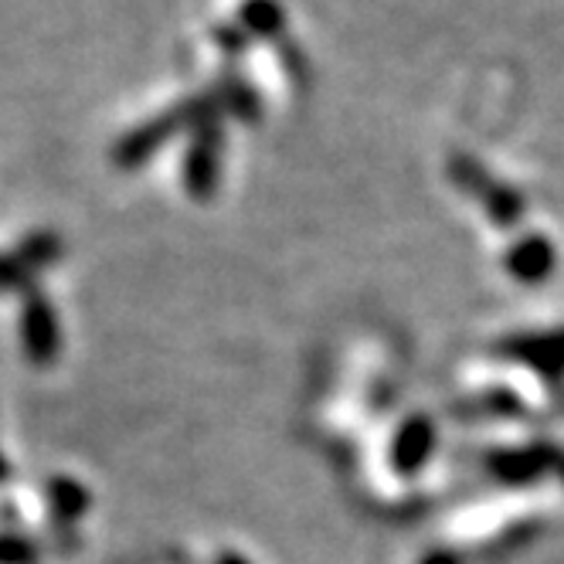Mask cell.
Masks as SVG:
<instances>
[{
    "label": "cell",
    "mask_w": 564,
    "mask_h": 564,
    "mask_svg": "<svg viewBox=\"0 0 564 564\" xmlns=\"http://www.w3.org/2000/svg\"><path fill=\"white\" fill-rule=\"evenodd\" d=\"M31 561H34V544L18 538H0V564H31Z\"/></svg>",
    "instance_id": "4fadbf2b"
},
{
    "label": "cell",
    "mask_w": 564,
    "mask_h": 564,
    "mask_svg": "<svg viewBox=\"0 0 564 564\" xmlns=\"http://www.w3.org/2000/svg\"><path fill=\"white\" fill-rule=\"evenodd\" d=\"M435 449V429L429 419H412L401 425L398 438H394V446H391V463L398 473H419L422 463L432 456Z\"/></svg>",
    "instance_id": "8992f818"
},
{
    "label": "cell",
    "mask_w": 564,
    "mask_h": 564,
    "mask_svg": "<svg viewBox=\"0 0 564 564\" xmlns=\"http://www.w3.org/2000/svg\"><path fill=\"white\" fill-rule=\"evenodd\" d=\"M221 102H225V109L228 112H235L238 119H259V112H262V106H259V99H256V93H252V86H246L241 78H225V89H221Z\"/></svg>",
    "instance_id": "8fae6325"
},
{
    "label": "cell",
    "mask_w": 564,
    "mask_h": 564,
    "mask_svg": "<svg viewBox=\"0 0 564 564\" xmlns=\"http://www.w3.org/2000/svg\"><path fill=\"white\" fill-rule=\"evenodd\" d=\"M208 109H215V99H191V102H181L174 106L171 112L150 119V123L130 130L123 140L116 143L112 150V160L119 167H137V164H147V160L164 147L167 140H174L181 130H194V123Z\"/></svg>",
    "instance_id": "6da1fadb"
},
{
    "label": "cell",
    "mask_w": 564,
    "mask_h": 564,
    "mask_svg": "<svg viewBox=\"0 0 564 564\" xmlns=\"http://www.w3.org/2000/svg\"><path fill=\"white\" fill-rule=\"evenodd\" d=\"M21 347H24V357L37 368H48L52 360L58 357L62 350V327H58V316H55V306L31 290L24 296V310H21Z\"/></svg>",
    "instance_id": "3957f363"
},
{
    "label": "cell",
    "mask_w": 564,
    "mask_h": 564,
    "mask_svg": "<svg viewBox=\"0 0 564 564\" xmlns=\"http://www.w3.org/2000/svg\"><path fill=\"white\" fill-rule=\"evenodd\" d=\"M62 256V241L52 231H42L28 238L21 249L0 256V290H18L28 286V282L42 272L45 265H52Z\"/></svg>",
    "instance_id": "277c9868"
},
{
    "label": "cell",
    "mask_w": 564,
    "mask_h": 564,
    "mask_svg": "<svg viewBox=\"0 0 564 564\" xmlns=\"http://www.w3.org/2000/svg\"><path fill=\"white\" fill-rule=\"evenodd\" d=\"M52 507L62 513V517H78L86 507H89V494L83 487H75L72 479H58L52 482Z\"/></svg>",
    "instance_id": "7c38bea8"
},
{
    "label": "cell",
    "mask_w": 564,
    "mask_h": 564,
    "mask_svg": "<svg viewBox=\"0 0 564 564\" xmlns=\"http://www.w3.org/2000/svg\"><path fill=\"white\" fill-rule=\"evenodd\" d=\"M503 350L523 365H531L544 375H561L564 371V334H551V337H528V340H510L503 344Z\"/></svg>",
    "instance_id": "ba28073f"
},
{
    "label": "cell",
    "mask_w": 564,
    "mask_h": 564,
    "mask_svg": "<svg viewBox=\"0 0 564 564\" xmlns=\"http://www.w3.org/2000/svg\"><path fill=\"white\" fill-rule=\"evenodd\" d=\"M507 272L517 282H544L554 272V246L544 235H528L507 252Z\"/></svg>",
    "instance_id": "5b68a950"
},
{
    "label": "cell",
    "mask_w": 564,
    "mask_h": 564,
    "mask_svg": "<svg viewBox=\"0 0 564 564\" xmlns=\"http://www.w3.org/2000/svg\"><path fill=\"white\" fill-rule=\"evenodd\" d=\"M8 476V463H4V456H0V479Z\"/></svg>",
    "instance_id": "2e32d148"
},
{
    "label": "cell",
    "mask_w": 564,
    "mask_h": 564,
    "mask_svg": "<svg viewBox=\"0 0 564 564\" xmlns=\"http://www.w3.org/2000/svg\"><path fill=\"white\" fill-rule=\"evenodd\" d=\"M221 156H225V130H221V116L215 106L194 123L191 147L184 153V187L194 200H208L218 191Z\"/></svg>",
    "instance_id": "7a4b0ae2"
},
{
    "label": "cell",
    "mask_w": 564,
    "mask_h": 564,
    "mask_svg": "<svg viewBox=\"0 0 564 564\" xmlns=\"http://www.w3.org/2000/svg\"><path fill=\"white\" fill-rule=\"evenodd\" d=\"M422 564H459L453 554H432V557H425Z\"/></svg>",
    "instance_id": "5bb4252c"
},
{
    "label": "cell",
    "mask_w": 564,
    "mask_h": 564,
    "mask_svg": "<svg viewBox=\"0 0 564 564\" xmlns=\"http://www.w3.org/2000/svg\"><path fill=\"white\" fill-rule=\"evenodd\" d=\"M490 473L507 482H531L541 473L551 469V446H531V449H503L487 459Z\"/></svg>",
    "instance_id": "52a82bcc"
},
{
    "label": "cell",
    "mask_w": 564,
    "mask_h": 564,
    "mask_svg": "<svg viewBox=\"0 0 564 564\" xmlns=\"http://www.w3.org/2000/svg\"><path fill=\"white\" fill-rule=\"evenodd\" d=\"M218 564H249V561H246V557H238V554H225Z\"/></svg>",
    "instance_id": "9a60e30c"
},
{
    "label": "cell",
    "mask_w": 564,
    "mask_h": 564,
    "mask_svg": "<svg viewBox=\"0 0 564 564\" xmlns=\"http://www.w3.org/2000/svg\"><path fill=\"white\" fill-rule=\"evenodd\" d=\"M479 200L487 205V212H490L500 225H513V221L523 215V194H517L513 187L497 184V181H490V187L479 194Z\"/></svg>",
    "instance_id": "30bf717a"
},
{
    "label": "cell",
    "mask_w": 564,
    "mask_h": 564,
    "mask_svg": "<svg viewBox=\"0 0 564 564\" xmlns=\"http://www.w3.org/2000/svg\"><path fill=\"white\" fill-rule=\"evenodd\" d=\"M282 8L275 0H249L241 8V28L252 31L256 37H279L282 34Z\"/></svg>",
    "instance_id": "9c48e42d"
}]
</instances>
